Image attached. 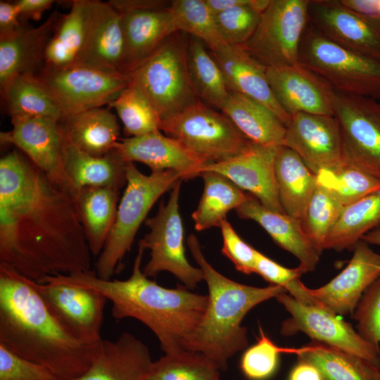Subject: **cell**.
I'll return each mask as SVG.
<instances>
[{"mask_svg": "<svg viewBox=\"0 0 380 380\" xmlns=\"http://www.w3.org/2000/svg\"><path fill=\"white\" fill-rule=\"evenodd\" d=\"M11 123V129L0 133L1 143L15 146L51 180L71 194L63 162L65 132L61 121L30 118Z\"/></svg>", "mask_w": 380, "mask_h": 380, "instance_id": "obj_17", "label": "cell"}, {"mask_svg": "<svg viewBox=\"0 0 380 380\" xmlns=\"http://www.w3.org/2000/svg\"><path fill=\"white\" fill-rule=\"evenodd\" d=\"M11 121L30 118L64 117L57 101L39 77L33 73L18 75L1 89Z\"/></svg>", "mask_w": 380, "mask_h": 380, "instance_id": "obj_34", "label": "cell"}, {"mask_svg": "<svg viewBox=\"0 0 380 380\" xmlns=\"http://www.w3.org/2000/svg\"><path fill=\"white\" fill-rule=\"evenodd\" d=\"M169 7L120 13L125 37L122 73L129 75L177 32Z\"/></svg>", "mask_w": 380, "mask_h": 380, "instance_id": "obj_25", "label": "cell"}, {"mask_svg": "<svg viewBox=\"0 0 380 380\" xmlns=\"http://www.w3.org/2000/svg\"><path fill=\"white\" fill-rule=\"evenodd\" d=\"M235 210L239 217L258 223L274 242L299 260L306 272L316 268L322 252L308 237L300 220L265 208L252 195Z\"/></svg>", "mask_w": 380, "mask_h": 380, "instance_id": "obj_26", "label": "cell"}, {"mask_svg": "<svg viewBox=\"0 0 380 380\" xmlns=\"http://www.w3.org/2000/svg\"><path fill=\"white\" fill-rule=\"evenodd\" d=\"M260 336L257 342L243 354L240 367L244 376L249 380H267L276 372L282 353H291V348L276 345L259 328Z\"/></svg>", "mask_w": 380, "mask_h": 380, "instance_id": "obj_45", "label": "cell"}, {"mask_svg": "<svg viewBox=\"0 0 380 380\" xmlns=\"http://www.w3.org/2000/svg\"><path fill=\"white\" fill-rule=\"evenodd\" d=\"M109 106L115 110L127 136L138 137L160 130L159 115L131 82Z\"/></svg>", "mask_w": 380, "mask_h": 380, "instance_id": "obj_42", "label": "cell"}, {"mask_svg": "<svg viewBox=\"0 0 380 380\" xmlns=\"http://www.w3.org/2000/svg\"><path fill=\"white\" fill-rule=\"evenodd\" d=\"M22 25L15 1H0V37L14 32Z\"/></svg>", "mask_w": 380, "mask_h": 380, "instance_id": "obj_50", "label": "cell"}, {"mask_svg": "<svg viewBox=\"0 0 380 380\" xmlns=\"http://www.w3.org/2000/svg\"><path fill=\"white\" fill-rule=\"evenodd\" d=\"M353 315L357 332L380 348V277L366 289Z\"/></svg>", "mask_w": 380, "mask_h": 380, "instance_id": "obj_47", "label": "cell"}, {"mask_svg": "<svg viewBox=\"0 0 380 380\" xmlns=\"http://www.w3.org/2000/svg\"><path fill=\"white\" fill-rule=\"evenodd\" d=\"M291 353L316 366L323 380H380V367L323 343L312 340Z\"/></svg>", "mask_w": 380, "mask_h": 380, "instance_id": "obj_35", "label": "cell"}, {"mask_svg": "<svg viewBox=\"0 0 380 380\" xmlns=\"http://www.w3.org/2000/svg\"><path fill=\"white\" fill-rule=\"evenodd\" d=\"M91 251L73 197L15 148L0 160V264L40 283L87 272Z\"/></svg>", "mask_w": 380, "mask_h": 380, "instance_id": "obj_1", "label": "cell"}, {"mask_svg": "<svg viewBox=\"0 0 380 380\" xmlns=\"http://www.w3.org/2000/svg\"><path fill=\"white\" fill-rule=\"evenodd\" d=\"M266 77L277 103L289 115L297 113L334 115V91L300 63L267 67Z\"/></svg>", "mask_w": 380, "mask_h": 380, "instance_id": "obj_21", "label": "cell"}, {"mask_svg": "<svg viewBox=\"0 0 380 380\" xmlns=\"http://www.w3.org/2000/svg\"><path fill=\"white\" fill-rule=\"evenodd\" d=\"M348 9L367 18L380 20L378 0H340Z\"/></svg>", "mask_w": 380, "mask_h": 380, "instance_id": "obj_53", "label": "cell"}, {"mask_svg": "<svg viewBox=\"0 0 380 380\" xmlns=\"http://www.w3.org/2000/svg\"><path fill=\"white\" fill-rule=\"evenodd\" d=\"M114 149L126 163L139 162L152 172L172 170L182 179L201 176L207 160L180 141L160 130L138 137L120 139Z\"/></svg>", "mask_w": 380, "mask_h": 380, "instance_id": "obj_20", "label": "cell"}, {"mask_svg": "<svg viewBox=\"0 0 380 380\" xmlns=\"http://www.w3.org/2000/svg\"><path fill=\"white\" fill-rule=\"evenodd\" d=\"M308 20L323 36L380 63V20L361 15L340 0H310Z\"/></svg>", "mask_w": 380, "mask_h": 380, "instance_id": "obj_14", "label": "cell"}, {"mask_svg": "<svg viewBox=\"0 0 380 380\" xmlns=\"http://www.w3.org/2000/svg\"><path fill=\"white\" fill-rule=\"evenodd\" d=\"M124 56L125 37L120 13L108 1H92L87 39L80 63L122 72Z\"/></svg>", "mask_w": 380, "mask_h": 380, "instance_id": "obj_27", "label": "cell"}, {"mask_svg": "<svg viewBox=\"0 0 380 380\" xmlns=\"http://www.w3.org/2000/svg\"><path fill=\"white\" fill-rule=\"evenodd\" d=\"M220 228L222 236V253L232 262L236 270L245 274L255 273L257 250L244 241L227 220Z\"/></svg>", "mask_w": 380, "mask_h": 380, "instance_id": "obj_49", "label": "cell"}, {"mask_svg": "<svg viewBox=\"0 0 380 380\" xmlns=\"http://www.w3.org/2000/svg\"><path fill=\"white\" fill-rule=\"evenodd\" d=\"M282 146L295 151L315 175L343 163L341 132L334 115L293 114Z\"/></svg>", "mask_w": 380, "mask_h": 380, "instance_id": "obj_16", "label": "cell"}, {"mask_svg": "<svg viewBox=\"0 0 380 380\" xmlns=\"http://www.w3.org/2000/svg\"><path fill=\"white\" fill-rule=\"evenodd\" d=\"M220 369L205 355L182 350L153 361L146 380H220Z\"/></svg>", "mask_w": 380, "mask_h": 380, "instance_id": "obj_40", "label": "cell"}, {"mask_svg": "<svg viewBox=\"0 0 380 380\" xmlns=\"http://www.w3.org/2000/svg\"><path fill=\"white\" fill-rule=\"evenodd\" d=\"M378 5H379V10H380V0H378Z\"/></svg>", "mask_w": 380, "mask_h": 380, "instance_id": "obj_57", "label": "cell"}, {"mask_svg": "<svg viewBox=\"0 0 380 380\" xmlns=\"http://www.w3.org/2000/svg\"><path fill=\"white\" fill-rule=\"evenodd\" d=\"M380 226V191L344 207L327 235L324 250H353L367 233Z\"/></svg>", "mask_w": 380, "mask_h": 380, "instance_id": "obj_36", "label": "cell"}, {"mask_svg": "<svg viewBox=\"0 0 380 380\" xmlns=\"http://www.w3.org/2000/svg\"><path fill=\"white\" fill-rule=\"evenodd\" d=\"M379 104H380V101H379Z\"/></svg>", "mask_w": 380, "mask_h": 380, "instance_id": "obj_58", "label": "cell"}, {"mask_svg": "<svg viewBox=\"0 0 380 380\" xmlns=\"http://www.w3.org/2000/svg\"><path fill=\"white\" fill-rule=\"evenodd\" d=\"M186 243L203 271L208 300L198 326L183 348L205 355L225 370L229 360L248 345L247 329L241 325L244 317L255 306L287 291L277 285L257 287L233 281L208 262L194 234Z\"/></svg>", "mask_w": 380, "mask_h": 380, "instance_id": "obj_4", "label": "cell"}, {"mask_svg": "<svg viewBox=\"0 0 380 380\" xmlns=\"http://www.w3.org/2000/svg\"><path fill=\"white\" fill-rule=\"evenodd\" d=\"M169 8L177 32L198 39L211 51L226 44L205 0H174Z\"/></svg>", "mask_w": 380, "mask_h": 380, "instance_id": "obj_41", "label": "cell"}, {"mask_svg": "<svg viewBox=\"0 0 380 380\" xmlns=\"http://www.w3.org/2000/svg\"><path fill=\"white\" fill-rule=\"evenodd\" d=\"M317 181L333 190L345 206L380 191V179L346 163L319 172Z\"/></svg>", "mask_w": 380, "mask_h": 380, "instance_id": "obj_43", "label": "cell"}, {"mask_svg": "<svg viewBox=\"0 0 380 380\" xmlns=\"http://www.w3.org/2000/svg\"><path fill=\"white\" fill-rule=\"evenodd\" d=\"M305 272L300 266L293 269L285 267L256 251L255 273L272 285L284 287L299 303L315 305L309 294L308 288L300 279Z\"/></svg>", "mask_w": 380, "mask_h": 380, "instance_id": "obj_46", "label": "cell"}, {"mask_svg": "<svg viewBox=\"0 0 380 380\" xmlns=\"http://www.w3.org/2000/svg\"><path fill=\"white\" fill-rule=\"evenodd\" d=\"M220 67L228 89L245 95L267 107L286 127L291 116L274 98L266 77V66L241 46L224 44L211 51Z\"/></svg>", "mask_w": 380, "mask_h": 380, "instance_id": "obj_22", "label": "cell"}, {"mask_svg": "<svg viewBox=\"0 0 380 380\" xmlns=\"http://www.w3.org/2000/svg\"><path fill=\"white\" fill-rule=\"evenodd\" d=\"M153 361L148 346L133 334L102 340L88 369L76 380H146Z\"/></svg>", "mask_w": 380, "mask_h": 380, "instance_id": "obj_24", "label": "cell"}, {"mask_svg": "<svg viewBox=\"0 0 380 380\" xmlns=\"http://www.w3.org/2000/svg\"><path fill=\"white\" fill-rule=\"evenodd\" d=\"M61 15L56 10L37 27L22 23L14 32L0 37L1 89L16 75H37L43 68L46 48Z\"/></svg>", "mask_w": 380, "mask_h": 380, "instance_id": "obj_23", "label": "cell"}, {"mask_svg": "<svg viewBox=\"0 0 380 380\" xmlns=\"http://www.w3.org/2000/svg\"><path fill=\"white\" fill-rule=\"evenodd\" d=\"M220 110L253 143L273 146L283 145L286 125L274 113L255 100L229 91Z\"/></svg>", "mask_w": 380, "mask_h": 380, "instance_id": "obj_30", "label": "cell"}, {"mask_svg": "<svg viewBox=\"0 0 380 380\" xmlns=\"http://www.w3.org/2000/svg\"><path fill=\"white\" fill-rule=\"evenodd\" d=\"M361 241L380 247V228L379 227L367 233L362 237Z\"/></svg>", "mask_w": 380, "mask_h": 380, "instance_id": "obj_56", "label": "cell"}, {"mask_svg": "<svg viewBox=\"0 0 380 380\" xmlns=\"http://www.w3.org/2000/svg\"><path fill=\"white\" fill-rule=\"evenodd\" d=\"M187 65L198 98L220 110L229 94L224 76L205 44L192 37L187 47Z\"/></svg>", "mask_w": 380, "mask_h": 380, "instance_id": "obj_38", "label": "cell"}, {"mask_svg": "<svg viewBox=\"0 0 380 380\" xmlns=\"http://www.w3.org/2000/svg\"><path fill=\"white\" fill-rule=\"evenodd\" d=\"M334 115L343 140V161L380 179V104L334 91Z\"/></svg>", "mask_w": 380, "mask_h": 380, "instance_id": "obj_12", "label": "cell"}, {"mask_svg": "<svg viewBox=\"0 0 380 380\" xmlns=\"http://www.w3.org/2000/svg\"><path fill=\"white\" fill-rule=\"evenodd\" d=\"M91 253L99 256L113 226L119 203V189L82 188L72 195Z\"/></svg>", "mask_w": 380, "mask_h": 380, "instance_id": "obj_31", "label": "cell"}, {"mask_svg": "<svg viewBox=\"0 0 380 380\" xmlns=\"http://www.w3.org/2000/svg\"><path fill=\"white\" fill-rule=\"evenodd\" d=\"M108 3L118 12L167 8L171 1L162 0H110Z\"/></svg>", "mask_w": 380, "mask_h": 380, "instance_id": "obj_52", "label": "cell"}, {"mask_svg": "<svg viewBox=\"0 0 380 380\" xmlns=\"http://www.w3.org/2000/svg\"><path fill=\"white\" fill-rule=\"evenodd\" d=\"M288 380H323L318 368L310 362L298 360L292 368Z\"/></svg>", "mask_w": 380, "mask_h": 380, "instance_id": "obj_54", "label": "cell"}, {"mask_svg": "<svg viewBox=\"0 0 380 380\" xmlns=\"http://www.w3.org/2000/svg\"><path fill=\"white\" fill-rule=\"evenodd\" d=\"M53 0H18L15 3L20 12L22 23L25 20H39L44 12L50 9Z\"/></svg>", "mask_w": 380, "mask_h": 380, "instance_id": "obj_51", "label": "cell"}, {"mask_svg": "<svg viewBox=\"0 0 380 380\" xmlns=\"http://www.w3.org/2000/svg\"><path fill=\"white\" fill-rule=\"evenodd\" d=\"M290 314L281 325L282 335L303 332L320 343L362 357L380 367V348L364 339L352 324L317 305H305L286 293L276 297Z\"/></svg>", "mask_w": 380, "mask_h": 380, "instance_id": "obj_13", "label": "cell"}, {"mask_svg": "<svg viewBox=\"0 0 380 380\" xmlns=\"http://www.w3.org/2000/svg\"><path fill=\"white\" fill-rule=\"evenodd\" d=\"M61 123L70 141L94 156L111 152L120 139V125L109 108H95L67 115Z\"/></svg>", "mask_w": 380, "mask_h": 380, "instance_id": "obj_32", "label": "cell"}, {"mask_svg": "<svg viewBox=\"0 0 380 380\" xmlns=\"http://www.w3.org/2000/svg\"><path fill=\"white\" fill-rule=\"evenodd\" d=\"M274 172L278 195L284 213L300 221L317 184V175L293 150L277 148Z\"/></svg>", "mask_w": 380, "mask_h": 380, "instance_id": "obj_33", "label": "cell"}, {"mask_svg": "<svg viewBox=\"0 0 380 380\" xmlns=\"http://www.w3.org/2000/svg\"><path fill=\"white\" fill-rule=\"evenodd\" d=\"M183 34H172L129 74L130 82L146 96L160 122L199 99L189 74V41Z\"/></svg>", "mask_w": 380, "mask_h": 380, "instance_id": "obj_7", "label": "cell"}, {"mask_svg": "<svg viewBox=\"0 0 380 380\" xmlns=\"http://www.w3.org/2000/svg\"><path fill=\"white\" fill-rule=\"evenodd\" d=\"M203 179V191L196 209L192 213L194 227L203 231L220 227L227 220V214L236 209L246 199L240 188L223 175L212 171L201 174Z\"/></svg>", "mask_w": 380, "mask_h": 380, "instance_id": "obj_37", "label": "cell"}, {"mask_svg": "<svg viewBox=\"0 0 380 380\" xmlns=\"http://www.w3.org/2000/svg\"><path fill=\"white\" fill-rule=\"evenodd\" d=\"M214 15L234 7L248 4L251 0H205Z\"/></svg>", "mask_w": 380, "mask_h": 380, "instance_id": "obj_55", "label": "cell"}, {"mask_svg": "<svg viewBox=\"0 0 380 380\" xmlns=\"http://www.w3.org/2000/svg\"><path fill=\"white\" fill-rule=\"evenodd\" d=\"M35 287L52 312L70 329L91 341H101L107 298L99 291L66 282L56 275Z\"/></svg>", "mask_w": 380, "mask_h": 380, "instance_id": "obj_15", "label": "cell"}, {"mask_svg": "<svg viewBox=\"0 0 380 380\" xmlns=\"http://www.w3.org/2000/svg\"><path fill=\"white\" fill-rule=\"evenodd\" d=\"M37 75L57 101L64 117L109 105L130 82L129 75L82 63L58 68L44 66Z\"/></svg>", "mask_w": 380, "mask_h": 380, "instance_id": "obj_11", "label": "cell"}, {"mask_svg": "<svg viewBox=\"0 0 380 380\" xmlns=\"http://www.w3.org/2000/svg\"><path fill=\"white\" fill-rule=\"evenodd\" d=\"M277 148L251 142L247 148L234 157L206 164L202 172H217L241 190L250 192L265 208L285 213L279 201L275 177Z\"/></svg>", "mask_w": 380, "mask_h": 380, "instance_id": "obj_19", "label": "cell"}, {"mask_svg": "<svg viewBox=\"0 0 380 380\" xmlns=\"http://www.w3.org/2000/svg\"><path fill=\"white\" fill-rule=\"evenodd\" d=\"M298 60L334 91L380 101V63L330 41L309 20L300 41Z\"/></svg>", "mask_w": 380, "mask_h": 380, "instance_id": "obj_6", "label": "cell"}, {"mask_svg": "<svg viewBox=\"0 0 380 380\" xmlns=\"http://www.w3.org/2000/svg\"><path fill=\"white\" fill-rule=\"evenodd\" d=\"M0 380H63L46 367L29 360L0 343Z\"/></svg>", "mask_w": 380, "mask_h": 380, "instance_id": "obj_48", "label": "cell"}, {"mask_svg": "<svg viewBox=\"0 0 380 380\" xmlns=\"http://www.w3.org/2000/svg\"><path fill=\"white\" fill-rule=\"evenodd\" d=\"M34 283L0 264V343L63 380H76L92 363L103 339L89 340L67 327Z\"/></svg>", "mask_w": 380, "mask_h": 380, "instance_id": "obj_2", "label": "cell"}, {"mask_svg": "<svg viewBox=\"0 0 380 380\" xmlns=\"http://www.w3.org/2000/svg\"><path fill=\"white\" fill-rule=\"evenodd\" d=\"M271 0H251L246 5L239 6L215 15L221 37L226 44L242 46L253 35L260 22L262 13Z\"/></svg>", "mask_w": 380, "mask_h": 380, "instance_id": "obj_44", "label": "cell"}, {"mask_svg": "<svg viewBox=\"0 0 380 380\" xmlns=\"http://www.w3.org/2000/svg\"><path fill=\"white\" fill-rule=\"evenodd\" d=\"M126 188L119 201L115 220L104 247L96 263V274L102 279H111L132 247L141 224L148 213L181 175L172 170L152 172L146 175L133 163L126 166Z\"/></svg>", "mask_w": 380, "mask_h": 380, "instance_id": "obj_5", "label": "cell"}, {"mask_svg": "<svg viewBox=\"0 0 380 380\" xmlns=\"http://www.w3.org/2000/svg\"><path fill=\"white\" fill-rule=\"evenodd\" d=\"M92 1L75 0L70 11L61 15L47 44L44 66L63 68L80 63L89 27Z\"/></svg>", "mask_w": 380, "mask_h": 380, "instance_id": "obj_29", "label": "cell"}, {"mask_svg": "<svg viewBox=\"0 0 380 380\" xmlns=\"http://www.w3.org/2000/svg\"><path fill=\"white\" fill-rule=\"evenodd\" d=\"M310 0H271L251 38L241 46L266 67L299 63Z\"/></svg>", "mask_w": 380, "mask_h": 380, "instance_id": "obj_9", "label": "cell"}, {"mask_svg": "<svg viewBox=\"0 0 380 380\" xmlns=\"http://www.w3.org/2000/svg\"><path fill=\"white\" fill-rule=\"evenodd\" d=\"M182 181L172 188L167 202L160 203L156 215L146 220L149 232L139 242L145 249L150 250V259L142 269L146 276L155 277L161 272H169L191 290L203 280V273L199 267L191 265L185 255L179 208Z\"/></svg>", "mask_w": 380, "mask_h": 380, "instance_id": "obj_10", "label": "cell"}, {"mask_svg": "<svg viewBox=\"0 0 380 380\" xmlns=\"http://www.w3.org/2000/svg\"><path fill=\"white\" fill-rule=\"evenodd\" d=\"M63 162L72 195L84 187L106 186L120 189L126 184L127 163L115 149L105 156H94L74 146L65 134Z\"/></svg>", "mask_w": 380, "mask_h": 380, "instance_id": "obj_28", "label": "cell"}, {"mask_svg": "<svg viewBox=\"0 0 380 380\" xmlns=\"http://www.w3.org/2000/svg\"><path fill=\"white\" fill-rule=\"evenodd\" d=\"M145 250L139 242L132 274L125 280L102 279L91 270L57 277L102 293L111 302L115 319L133 318L142 322L156 335L165 354L178 353L198 326L208 297L184 286L168 289L151 280L141 269Z\"/></svg>", "mask_w": 380, "mask_h": 380, "instance_id": "obj_3", "label": "cell"}, {"mask_svg": "<svg viewBox=\"0 0 380 380\" xmlns=\"http://www.w3.org/2000/svg\"><path fill=\"white\" fill-rule=\"evenodd\" d=\"M345 205L331 189L317 182L300 220L302 227L312 243L322 252L327 235Z\"/></svg>", "mask_w": 380, "mask_h": 380, "instance_id": "obj_39", "label": "cell"}, {"mask_svg": "<svg viewBox=\"0 0 380 380\" xmlns=\"http://www.w3.org/2000/svg\"><path fill=\"white\" fill-rule=\"evenodd\" d=\"M347 266L327 284L309 289L315 305L338 315H353L366 289L380 277V253L359 241Z\"/></svg>", "mask_w": 380, "mask_h": 380, "instance_id": "obj_18", "label": "cell"}, {"mask_svg": "<svg viewBox=\"0 0 380 380\" xmlns=\"http://www.w3.org/2000/svg\"><path fill=\"white\" fill-rule=\"evenodd\" d=\"M160 130L184 144L209 163L234 157L252 142L223 113L200 99L163 119Z\"/></svg>", "mask_w": 380, "mask_h": 380, "instance_id": "obj_8", "label": "cell"}]
</instances>
